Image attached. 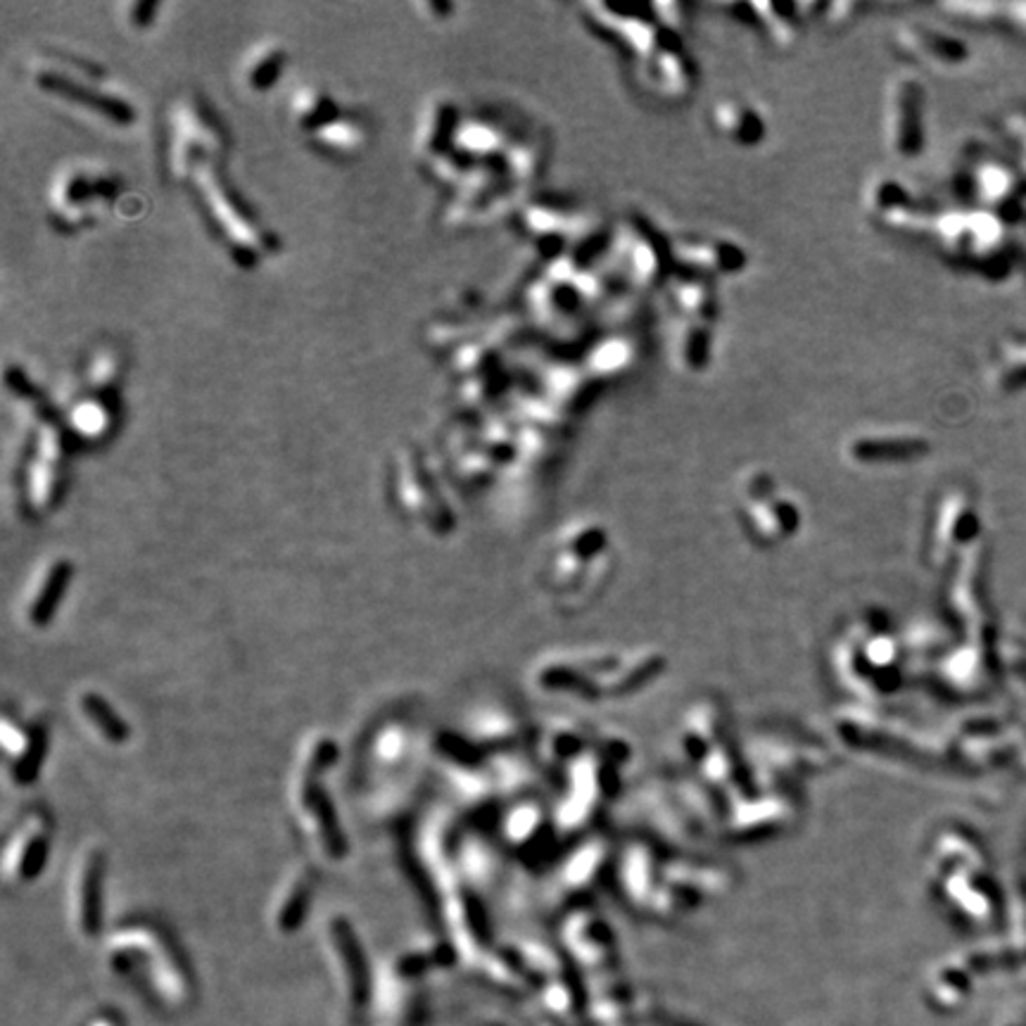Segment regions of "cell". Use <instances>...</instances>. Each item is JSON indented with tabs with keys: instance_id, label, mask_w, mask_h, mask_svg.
Returning <instances> with one entry per match:
<instances>
[{
	"instance_id": "obj_1",
	"label": "cell",
	"mask_w": 1026,
	"mask_h": 1026,
	"mask_svg": "<svg viewBox=\"0 0 1026 1026\" xmlns=\"http://www.w3.org/2000/svg\"><path fill=\"white\" fill-rule=\"evenodd\" d=\"M223 148L227 140L200 97H178L169 112V174L178 181L191 178L205 164H217Z\"/></svg>"
},
{
	"instance_id": "obj_2",
	"label": "cell",
	"mask_w": 1026,
	"mask_h": 1026,
	"mask_svg": "<svg viewBox=\"0 0 1026 1026\" xmlns=\"http://www.w3.org/2000/svg\"><path fill=\"white\" fill-rule=\"evenodd\" d=\"M119 191L117 174L93 164L60 169L50 186V217L62 231H79L101 217Z\"/></svg>"
},
{
	"instance_id": "obj_3",
	"label": "cell",
	"mask_w": 1026,
	"mask_h": 1026,
	"mask_svg": "<svg viewBox=\"0 0 1026 1026\" xmlns=\"http://www.w3.org/2000/svg\"><path fill=\"white\" fill-rule=\"evenodd\" d=\"M193 178L200 188L203 203L215 227L223 235V241L231 245L233 257L241 264H255L260 257L269 255L274 250L272 235L262 231L257 219L247 212L241 198L219 176L217 164H205Z\"/></svg>"
},
{
	"instance_id": "obj_4",
	"label": "cell",
	"mask_w": 1026,
	"mask_h": 1026,
	"mask_svg": "<svg viewBox=\"0 0 1026 1026\" xmlns=\"http://www.w3.org/2000/svg\"><path fill=\"white\" fill-rule=\"evenodd\" d=\"M884 146L896 160H918L926 140V91L912 74L891 77L884 89Z\"/></svg>"
},
{
	"instance_id": "obj_5",
	"label": "cell",
	"mask_w": 1026,
	"mask_h": 1026,
	"mask_svg": "<svg viewBox=\"0 0 1026 1026\" xmlns=\"http://www.w3.org/2000/svg\"><path fill=\"white\" fill-rule=\"evenodd\" d=\"M34 81L41 91L58 93L65 103L97 112V115L112 124H129L136 119L134 107L109 87H103L97 77H93V69L81 62L77 72L72 65L46 62L36 67Z\"/></svg>"
},
{
	"instance_id": "obj_6",
	"label": "cell",
	"mask_w": 1026,
	"mask_h": 1026,
	"mask_svg": "<svg viewBox=\"0 0 1026 1026\" xmlns=\"http://www.w3.org/2000/svg\"><path fill=\"white\" fill-rule=\"evenodd\" d=\"M615 262L630 286L652 288L668 280L670 245L660 241L658 233L639 217H625L615 231Z\"/></svg>"
},
{
	"instance_id": "obj_7",
	"label": "cell",
	"mask_w": 1026,
	"mask_h": 1026,
	"mask_svg": "<svg viewBox=\"0 0 1026 1026\" xmlns=\"http://www.w3.org/2000/svg\"><path fill=\"white\" fill-rule=\"evenodd\" d=\"M932 233L950 257L962 262L991 260L1003 241V229L989 209H958L936 215Z\"/></svg>"
},
{
	"instance_id": "obj_8",
	"label": "cell",
	"mask_w": 1026,
	"mask_h": 1026,
	"mask_svg": "<svg viewBox=\"0 0 1026 1026\" xmlns=\"http://www.w3.org/2000/svg\"><path fill=\"white\" fill-rule=\"evenodd\" d=\"M863 207L869 219L889 231L932 233L936 219V215H932L930 209L918 200V195L912 193L901 178L891 174H875L867 178L863 188Z\"/></svg>"
},
{
	"instance_id": "obj_9",
	"label": "cell",
	"mask_w": 1026,
	"mask_h": 1026,
	"mask_svg": "<svg viewBox=\"0 0 1026 1026\" xmlns=\"http://www.w3.org/2000/svg\"><path fill=\"white\" fill-rule=\"evenodd\" d=\"M585 12L597 30L613 38L615 44H621L632 58H635V62L649 58L652 53H656L660 46H666L670 38H675V34L656 20L654 10L652 15H646V12L635 8L589 3L585 5Z\"/></svg>"
},
{
	"instance_id": "obj_10",
	"label": "cell",
	"mask_w": 1026,
	"mask_h": 1026,
	"mask_svg": "<svg viewBox=\"0 0 1026 1026\" xmlns=\"http://www.w3.org/2000/svg\"><path fill=\"white\" fill-rule=\"evenodd\" d=\"M930 452L924 433L912 428H865L851 433L843 442V457L858 466H889L915 461Z\"/></svg>"
},
{
	"instance_id": "obj_11",
	"label": "cell",
	"mask_w": 1026,
	"mask_h": 1026,
	"mask_svg": "<svg viewBox=\"0 0 1026 1026\" xmlns=\"http://www.w3.org/2000/svg\"><path fill=\"white\" fill-rule=\"evenodd\" d=\"M672 264L680 272L701 278H729L747 269V252L741 245L718 235H680L670 243Z\"/></svg>"
},
{
	"instance_id": "obj_12",
	"label": "cell",
	"mask_w": 1026,
	"mask_h": 1026,
	"mask_svg": "<svg viewBox=\"0 0 1026 1026\" xmlns=\"http://www.w3.org/2000/svg\"><path fill=\"white\" fill-rule=\"evenodd\" d=\"M891 44L908 60L934 69H958L969 60V48L962 41L926 24H901Z\"/></svg>"
},
{
	"instance_id": "obj_13",
	"label": "cell",
	"mask_w": 1026,
	"mask_h": 1026,
	"mask_svg": "<svg viewBox=\"0 0 1026 1026\" xmlns=\"http://www.w3.org/2000/svg\"><path fill=\"white\" fill-rule=\"evenodd\" d=\"M637 74L646 91L664 97V101H682L694 89V67L690 55L680 46L678 36L670 38L649 58L637 62Z\"/></svg>"
},
{
	"instance_id": "obj_14",
	"label": "cell",
	"mask_w": 1026,
	"mask_h": 1026,
	"mask_svg": "<svg viewBox=\"0 0 1026 1026\" xmlns=\"http://www.w3.org/2000/svg\"><path fill=\"white\" fill-rule=\"evenodd\" d=\"M65 471V438L62 428L53 420H44L36 433L34 454L30 461V497L36 506L53 504L60 492Z\"/></svg>"
},
{
	"instance_id": "obj_15",
	"label": "cell",
	"mask_w": 1026,
	"mask_h": 1026,
	"mask_svg": "<svg viewBox=\"0 0 1026 1026\" xmlns=\"http://www.w3.org/2000/svg\"><path fill=\"white\" fill-rule=\"evenodd\" d=\"M715 134L737 148H758L768 138V119L753 103L743 97H720L711 107Z\"/></svg>"
},
{
	"instance_id": "obj_16",
	"label": "cell",
	"mask_w": 1026,
	"mask_h": 1026,
	"mask_svg": "<svg viewBox=\"0 0 1026 1026\" xmlns=\"http://www.w3.org/2000/svg\"><path fill=\"white\" fill-rule=\"evenodd\" d=\"M666 295L670 307L678 312V319L692 323H708L713 326L720 314L718 290L713 280L694 274H672L666 280Z\"/></svg>"
},
{
	"instance_id": "obj_17",
	"label": "cell",
	"mask_w": 1026,
	"mask_h": 1026,
	"mask_svg": "<svg viewBox=\"0 0 1026 1026\" xmlns=\"http://www.w3.org/2000/svg\"><path fill=\"white\" fill-rule=\"evenodd\" d=\"M713 355V326L678 319L670 333V359L682 373H701L708 369Z\"/></svg>"
},
{
	"instance_id": "obj_18",
	"label": "cell",
	"mask_w": 1026,
	"mask_h": 1026,
	"mask_svg": "<svg viewBox=\"0 0 1026 1026\" xmlns=\"http://www.w3.org/2000/svg\"><path fill=\"white\" fill-rule=\"evenodd\" d=\"M314 143L333 154H357L364 150L369 140V129L364 119L347 115V112H337V115L326 122L312 134Z\"/></svg>"
},
{
	"instance_id": "obj_19",
	"label": "cell",
	"mask_w": 1026,
	"mask_h": 1026,
	"mask_svg": "<svg viewBox=\"0 0 1026 1026\" xmlns=\"http://www.w3.org/2000/svg\"><path fill=\"white\" fill-rule=\"evenodd\" d=\"M756 12L758 24L763 26L765 36L777 48H792L800 34V24L806 20L804 5H775V3H753L749 5Z\"/></svg>"
},
{
	"instance_id": "obj_20",
	"label": "cell",
	"mask_w": 1026,
	"mask_h": 1026,
	"mask_svg": "<svg viewBox=\"0 0 1026 1026\" xmlns=\"http://www.w3.org/2000/svg\"><path fill=\"white\" fill-rule=\"evenodd\" d=\"M969 178H972L977 198L983 205L1003 207L1015 198V191H1017L1015 178H1012L1010 169H1005L1001 162H995V160L975 162L972 172H969Z\"/></svg>"
},
{
	"instance_id": "obj_21",
	"label": "cell",
	"mask_w": 1026,
	"mask_h": 1026,
	"mask_svg": "<svg viewBox=\"0 0 1026 1026\" xmlns=\"http://www.w3.org/2000/svg\"><path fill=\"white\" fill-rule=\"evenodd\" d=\"M526 227L530 235L538 238H552L558 241L561 235H578L587 231V217L583 215H568L564 207L556 205H535L526 212Z\"/></svg>"
},
{
	"instance_id": "obj_22",
	"label": "cell",
	"mask_w": 1026,
	"mask_h": 1026,
	"mask_svg": "<svg viewBox=\"0 0 1026 1026\" xmlns=\"http://www.w3.org/2000/svg\"><path fill=\"white\" fill-rule=\"evenodd\" d=\"M105 395H87L72 404L69 410V428L81 440H101L112 430V410L105 404Z\"/></svg>"
},
{
	"instance_id": "obj_23",
	"label": "cell",
	"mask_w": 1026,
	"mask_h": 1026,
	"mask_svg": "<svg viewBox=\"0 0 1026 1026\" xmlns=\"http://www.w3.org/2000/svg\"><path fill=\"white\" fill-rule=\"evenodd\" d=\"M290 112H292V122L298 124L302 131L312 136L319 126L331 122L341 109H337L335 101L328 93H323L321 89H314V87H307L295 93Z\"/></svg>"
},
{
	"instance_id": "obj_24",
	"label": "cell",
	"mask_w": 1026,
	"mask_h": 1026,
	"mask_svg": "<svg viewBox=\"0 0 1026 1026\" xmlns=\"http://www.w3.org/2000/svg\"><path fill=\"white\" fill-rule=\"evenodd\" d=\"M454 109L449 107L447 101H435L430 109L424 115V124L418 131V146L420 152L428 154L433 162H438L447 154V131L452 129Z\"/></svg>"
},
{
	"instance_id": "obj_25",
	"label": "cell",
	"mask_w": 1026,
	"mask_h": 1026,
	"mask_svg": "<svg viewBox=\"0 0 1026 1026\" xmlns=\"http://www.w3.org/2000/svg\"><path fill=\"white\" fill-rule=\"evenodd\" d=\"M284 62H286L284 50H280L276 44H260L245 58L243 79L252 91L272 89L280 74V69H284Z\"/></svg>"
},
{
	"instance_id": "obj_26",
	"label": "cell",
	"mask_w": 1026,
	"mask_h": 1026,
	"mask_svg": "<svg viewBox=\"0 0 1026 1026\" xmlns=\"http://www.w3.org/2000/svg\"><path fill=\"white\" fill-rule=\"evenodd\" d=\"M457 148L466 150L471 154H492V152H506V136L497 122L489 119H471L461 124L457 134Z\"/></svg>"
},
{
	"instance_id": "obj_27",
	"label": "cell",
	"mask_w": 1026,
	"mask_h": 1026,
	"mask_svg": "<svg viewBox=\"0 0 1026 1026\" xmlns=\"http://www.w3.org/2000/svg\"><path fill=\"white\" fill-rule=\"evenodd\" d=\"M124 369V359L117 347H101L95 349L89 367H87V385L95 392H112L119 383V376Z\"/></svg>"
},
{
	"instance_id": "obj_28",
	"label": "cell",
	"mask_w": 1026,
	"mask_h": 1026,
	"mask_svg": "<svg viewBox=\"0 0 1026 1026\" xmlns=\"http://www.w3.org/2000/svg\"><path fill=\"white\" fill-rule=\"evenodd\" d=\"M589 369L599 376L621 373L632 364V347L627 341H603L595 347L592 357L587 359Z\"/></svg>"
}]
</instances>
